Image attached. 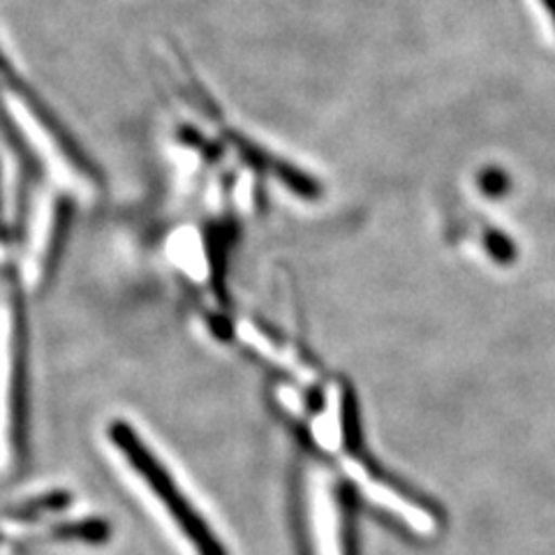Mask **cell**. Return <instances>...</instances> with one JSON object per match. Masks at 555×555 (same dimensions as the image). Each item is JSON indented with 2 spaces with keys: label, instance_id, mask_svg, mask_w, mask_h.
I'll list each match as a JSON object with an SVG mask.
<instances>
[{
  "label": "cell",
  "instance_id": "obj_3",
  "mask_svg": "<svg viewBox=\"0 0 555 555\" xmlns=\"http://www.w3.org/2000/svg\"><path fill=\"white\" fill-rule=\"evenodd\" d=\"M546 3V8H548V12L553 14V22H555V0H544Z\"/></svg>",
  "mask_w": 555,
  "mask_h": 555
},
{
  "label": "cell",
  "instance_id": "obj_2",
  "mask_svg": "<svg viewBox=\"0 0 555 555\" xmlns=\"http://www.w3.org/2000/svg\"><path fill=\"white\" fill-rule=\"evenodd\" d=\"M491 248H495V257H500V259L512 257L509 243H507L505 238H502V236H491Z\"/></svg>",
  "mask_w": 555,
  "mask_h": 555
},
{
  "label": "cell",
  "instance_id": "obj_1",
  "mask_svg": "<svg viewBox=\"0 0 555 555\" xmlns=\"http://www.w3.org/2000/svg\"><path fill=\"white\" fill-rule=\"evenodd\" d=\"M109 438L120 454L134 467V473L146 481L149 489L158 495V500L169 509L177 526L185 532L190 544L195 546L199 555H228L224 546L216 540L214 530L206 526L199 512L190 505L188 498L179 491L177 481L165 470L163 463L155 459L153 451L137 436L134 428L126 422H114L109 426Z\"/></svg>",
  "mask_w": 555,
  "mask_h": 555
}]
</instances>
